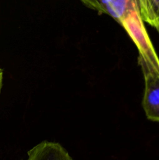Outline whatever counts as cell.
I'll return each mask as SVG.
<instances>
[{
    "instance_id": "3957f363",
    "label": "cell",
    "mask_w": 159,
    "mask_h": 160,
    "mask_svg": "<svg viewBox=\"0 0 159 160\" xmlns=\"http://www.w3.org/2000/svg\"><path fill=\"white\" fill-rule=\"evenodd\" d=\"M26 160H74L58 142L44 141L27 152Z\"/></svg>"
},
{
    "instance_id": "7a4b0ae2",
    "label": "cell",
    "mask_w": 159,
    "mask_h": 160,
    "mask_svg": "<svg viewBox=\"0 0 159 160\" xmlns=\"http://www.w3.org/2000/svg\"><path fill=\"white\" fill-rule=\"evenodd\" d=\"M138 63L144 78L142 106L145 115L151 121L159 122V70L140 56Z\"/></svg>"
},
{
    "instance_id": "8992f818",
    "label": "cell",
    "mask_w": 159,
    "mask_h": 160,
    "mask_svg": "<svg viewBox=\"0 0 159 160\" xmlns=\"http://www.w3.org/2000/svg\"><path fill=\"white\" fill-rule=\"evenodd\" d=\"M2 82H3V71L2 70L0 69V93H1L2 88Z\"/></svg>"
},
{
    "instance_id": "52a82bcc",
    "label": "cell",
    "mask_w": 159,
    "mask_h": 160,
    "mask_svg": "<svg viewBox=\"0 0 159 160\" xmlns=\"http://www.w3.org/2000/svg\"><path fill=\"white\" fill-rule=\"evenodd\" d=\"M157 31H158V33H159V28H157Z\"/></svg>"
},
{
    "instance_id": "5b68a950",
    "label": "cell",
    "mask_w": 159,
    "mask_h": 160,
    "mask_svg": "<svg viewBox=\"0 0 159 160\" xmlns=\"http://www.w3.org/2000/svg\"><path fill=\"white\" fill-rule=\"evenodd\" d=\"M87 7L90 8V9H93V10L97 11L99 13H103L102 9H101V6H100L98 0H80Z\"/></svg>"
},
{
    "instance_id": "6da1fadb",
    "label": "cell",
    "mask_w": 159,
    "mask_h": 160,
    "mask_svg": "<svg viewBox=\"0 0 159 160\" xmlns=\"http://www.w3.org/2000/svg\"><path fill=\"white\" fill-rule=\"evenodd\" d=\"M103 13L121 25L137 46L139 56L159 69V58L141 17V0H98Z\"/></svg>"
},
{
    "instance_id": "277c9868",
    "label": "cell",
    "mask_w": 159,
    "mask_h": 160,
    "mask_svg": "<svg viewBox=\"0 0 159 160\" xmlns=\"http://www.w3.org/2000/svg\"><path fill=\"white\" fill-rule=\"evenodd\" d=\"M140 12L144 23L159 28V0H141Z\"/></svg>"
}]
</instances>
